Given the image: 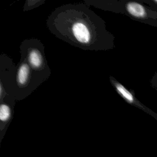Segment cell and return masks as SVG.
<instances>
[{"instance_id": "cell-1", "label": "cell", "mask_w": 157, "mask_h": 157, "mask_svg": "<svg viewBox=\"0 0 157 157\" xmlns=\"http://www.w3.org/2000/svg\"><path fill=\"white\" fill-rule=\"evenodd\" d=\"M46 25L59 39L84 50L115 48V36L107 29L105 21L84 2L56 7L48 16Z\"/></svg>"}, {"instance_id": "cell-2", "label": "cell", "mask_w": 157, "mask_h": 157, "mask_svg": "<svg viewBox=\"0 0 157 157\" xmlns=\"http://www.w3.org/2000/svg\"><path fill=\"white\" fill-rule=\"evenodd\" d=\"M50 77L34 71L26 59L20 55L15 73L14 97L17 101L26 98Z\"/></svg>"}, {"instance_id": "cell-3", "label": "cell", "mask_w": 157, "mask_h": 157, "mask_svg": "<svg viewBox=\"0 0 157 157\" xmlns=\"http://www.w3.org/2000/svg\"><path fill=\"white\" fill-rule=\"evenodd\" d=\"M20 54L26 59L34 71L50 76L51 70L47 60L45 46L39 39H24L20 45Z\"/></svg>"}, {"instance_id": "cell-4", "label": "cell", "mask_w": 157, "mask_h": 157, "mask_svg": "<svg viewBox=\"0 0 157 157\" xmlns=\"http://www.w3.org/2000/svg\"><path fill=\"white\" fill-rule=\"evenodd\" d=\"M17 66L8 55H0V101L8 96L14 97ZM15 98V97H14Z\"/></svg>"}, {"instance_id": "cell-5", "label": "cell", "mask_w": 157, "mask_h": 157, "mask_svg": "<svg viewBox=\"0 0 157 157\" xmlns=\"http://www.w3.org/2000/svg\"><path fill=\"white\" fill-rule=\"evenodd\" d=\"M16 99L8 96L0 101V123L1 129L5 128L11 121L14 114Z\"/></svg>"}, {"instance_id": "cell-6", "label": "cell", "mask_w": 157, "mask_h": 157, "mask_svg": "<svg viewBox=\"0 0 157 157\" xmlns=\"http://www.w3.org/2000/svg\"><path fill=\"white\" fill-rule=\"evenodd\" d=\"M45 2V0H26L23 5V11L27 12L29 10H33Z\"/></svg>"}, {"instance_id": "cell-7", "label": "cell", "mask_w": 157, "mask_h": 157, "mask_svg": "<svg viewBox=\"0 0 157 157\" xmlns=\"http://www.w3.org/2000/svg\"><path fill=\"white\" fill-rule=\"evenodd\" d=\"M155 2H157V1H155Z\"/></svg>"}]
</instances>
